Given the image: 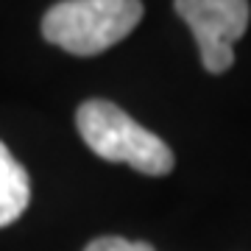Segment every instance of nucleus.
I'll return each instance as SVG.
<instances>
[{
  "instance_id": "nucleus-1",
  "label": "nucleus",
  "mask_w": 251,
  "mask_h": 251,
  "mask_svg": "<svg viewBox=\"0 0 251 251\" xmlns=\"http://www.w3.org/2000/svg\"><path fill=\"white\" fill-rule=\"evenodd\" d=\"M75 126L84 143L106 162H126L145 176H168L173 151L153 131L109 100H87L75 112Z\"/></svg>"
},
{
  "instance_id": "nucleus-2",
  "label": "nucleus",
  "mask_w": 251,
  "mask_h": 251,
  "mask_svg": "<svg viewBox=\"0 0 251 251\" xmlns=\"http://www.w3.org/2000/svg\"><path fill=\"white\" fill-rule=\"evenodd\" d=\"M140 20V0H62L42 17V34L73 56H95L126 39Z\"/></svg>"
},
{
  "instance_id": "nucleus-3",
  "label": "nucleus",
  "mask_w": 251,
  "mask_h": 251,
  "mask_svg": "<svg viewBox=\"0 0 251 251\" xmlns=\"http://www.w3.org/2000/svg\"><path fill=\"white\" fill-rule=\"evenodd\" d=\"M176 11L193 31L206 73L234 64L232 45L249 28V0H176Z\"/></svg>"
},
{
  "instance_id": "nucleus-4",
  "label": "nucleus",
  "mask_w": 251,
  "mask_h": 251,
  "mask_svg": "<svg viewBox=\"0 0 251 251\" xmlns=\"http://www.w3.org/2000/svg\"><path fill=\"white\" fill-rule=\"evenodd\" d=\"M31 201V179L11 151L0 143V226L14 224L28 209Z\"/></svg>"
},
{
  "instance_id": "nucleus-5",
  "label": "nucleus",
  "mask_w": 251,
  "mask_h": 251,
  "mask_svg": "<svg viewBox=\"0 0 251 251\" xmlns=\"http://www.w3.org/2000/svg\"><path fill=\"white\" fill-rule=\"evenodd\" d=\"M84 251H156L148 243H134V240H126V237H98L92 240Z\"/></svg>"
}]
</instances>
